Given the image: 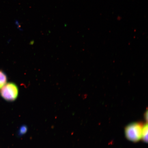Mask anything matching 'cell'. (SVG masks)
<instances>
[{"mask_svg":"<svg viewBox=\"0 0 148 148\" xmlns=\"http://www.w3.org/2000/svg\"><path fill=\"white\" fill-rule=\"evenodd\" d=\"M7 77L6 75L0 70V90L7 83Z\"/></svg>","mask_w":148,"mask_h":148,"instance_id":"cell-3","label":"cell"},{"mask_svg":"<svg viewBox=\"0 0 148 148\" xmlns=\"http://www.w3.org/2000/svg\"><path fill=\"white\" fill-rule=\"evenodd\" d=\"M18 94V86L14 83H6L0 90V95L3 99L7 101L15 100Z\"/></svg>","mask_w":148,"mask_h":148,"instance_id":"cell-1","label":"cell"},{"mask_svg":"<svg viewBox=\"0 0 148 148\" xmlns=\"http://www.w3.org/2000/svg\"><path fill=\"white\" fill-rule=\"evenodd\" d=\"M142 125L140 123H131L125 129V134L127 139L133 142H137L142 138Z\"/></svg>","mask_w":148,"mask_h":148,"instance_id":"cell-2","label":"cell"},{"mask_svg":"<svg viewBox=\"0 0 148 148\" xmlns=\"http://www.w3.org/2000/svg\"><path fill=\"white\" fill-rule=\"evenodd\" d=\"M148 125L147 124L143 127L142 130V138L144 141L147 142Z\"/></svg>","mask_w":148,"mask_h":148,"instance_id":"cell-4","label":"cell"}]
</instances>
